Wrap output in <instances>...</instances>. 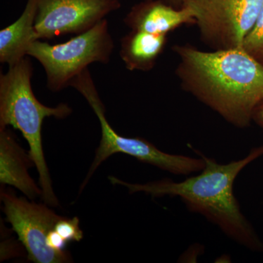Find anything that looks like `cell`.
Returning a JSON list of instances; mask_svg holds the SVG:
<instances>
[{
  "label": "cell",
  "instance_id": "30bf717a",
  "mask_svg": "<svg viewBox=\"0 0 263 263\" xmlns=\"http://www.w3.org/2000/svg\"><path fill=\"white\" fill-rule=\"evenodd\" d=\"M34 165L14 134L8 127L0 128V183L13 186L31 200L42 197V189L29 174Z\"/></svg>",
  "mask_w": 263,
  "mask_h": 263
},
{
  "label": "cell",
  "instance_id": "ba28073f",
  "mask_svg": "<svg viewBox=\"0 0 263 263\" xmlns=\"http://www.w3.org/2000/svg\"><path fill=\"white\" fill-rule=\"evenodd\" d=\"M121 7L120 0H38L36 36L50 40L81 34Z\"/></svg>",
  "mask_w": 263,
  "mask_h": 263
},
{
  "label": "cell",
  "instance_id": "4fadbf2b",
  "mask_svg": "<svg viewBox=\"0 0 263 263\" xmlns=\"http://www.w3.org/2000/svg\"><path fill=\"white\" fill-rule=\"evenodd\" d=\"M243 48L263 65V6L255 25L245 38Z\"/></svg>",
  "mask_w": 263,
  "mask_h": 263
},
{
  "label": "cell",
  "instance_id": "277c9868",
  "mask_svg": "<svg viewBox=\"0 0 263 263\" xmlns=\"http://www.w3.org/2000/svg\"><path fill=\"white\" fill-rule=\"evenodd\" d=\"M73 85L74 89L86 99L98 117L102 134L94 160L81 185V192L100 164L117 153L131 156L140 162L149 164L175 175L188 176L200 172L205 167V162L201 156L200 158H195L187 156L171 155L162 152L143 138H127L118 134L105 117V106L99 96L91 73L83 74L76 79Z\"/></svg>",
  "mask_w": 263,
  "mask_h": 263
},
{
  "label": "cell",
  "instance_id": "7a4b0ae2",
  "mask_svg": "<svg viewBox=\"0 0 263 263\" xmlns=\"http://www.w3.org/2000/svg\"><path fill=\"white\" fill-rule=\"evenodd\" d=\"M201 156L205 166L197 176L180 182L168 179L146 183H129L109 176L113 184L125 186L130 193H144L154 197H179L189 210L203 216L220 229L227 237L242 247L263 252V240L241 212L233 193L240 173L263 156V145L252 148L241 160L228 164Z\"/></svg>",
  "mask_w": 263,
  "mask_h": 263
},
{
  "label": "cell",
  "instance_id": "9c48e42d",
  "mask_svg": "<svg viewBox=\"0 0 263 263\" xmlns=\"http://www.w3.org/2000/svg\"><path fill=\"white\" fill-rule=\"evenodd\" d=\"M132 30L166 34L183 24H195L193 10L177 8L163 0H144L134 5L124 19Z\"/></svg>",
  "mask_w": 263,
  "mask_h": 263
},
{
  "label": "cell",
  "instance_id": "7c38bea8",
  "mask_svg": "<svg viewBox=\"0 0 263 263\" xmlns=\"http://www.w3.org/2000/svg\"><path fill=\"white\" fill-rule=\"evenodd\" d=\"M166 34L132 30L121 39L119 55L127 70L148 71L163 51Z\"/></svg>",
  "mask_w": 263,
  "mask_h": 263
},
{
  "label": "cell",
  "instance_id": "9a60e30c",
  "mask_svg": "<svg viewBox=\"0 0 263 263\" xmlns=\"http://www.w3.org/2000/svg\"><path fill=\"white\" fill-rule=\"evenodd\" d=\"M252 122L256 123L261 129H263V100L254 110Z\"/></svg>",
  "mask_w": 263,
  "mask_h": 263
},
{
  "label": "cell",
  "instance_id": "8fae6325",
  "mask_svg": "<svg viewBox=\"0 0 263 263\" xmlns=\"http://www.w3.org/2000/svg\"><path fill=\"white\" fill-rule=\"evenodd\" d=\"M38 0H27L22 15L14 23L0 31V62L12 66L27 56L31 45L37 41L34 23Z\"/></svg>",
  "mask_w": 263,
  "mask_h": 263
},
{
  "label": "cell",
  "instance_id": "8992f818",
  "mask_svg": "<svg viewBox=\"0 0 263 263\" xmlns=\"http://www.w3.org/2000/svg\"><path fill=\"white\" fill-rule=\"evenodd\" d=\"M183 6L193 10L204 42L214 50L231 49L243 47L263 0H183Z\"/></svg>",
  "mask_w": 263,
  "mask_h": 263
},
{
  "label": "cell",
  "instance_id": "3957f363",
  "mask_svg": "<svg viewBox=\"0 0 263 263\" xmlns=\"http://www.w3.org/2000/svg\"><path fill=\"white\" fill-rule=\"evenodd\" d=\"M32 75V62L27 57L10 66L8 72L0 74V128L11 126L22 133L28 143L29 155L37 168L43 200L49 206L56 207L59 201L43 152V122L46 117L65 119L72 110L65 103L56 107L41 103L33 92Z\"/></svg>",
  "mask_w": 263,
  "mask_h": 263
},
{
  "label": "cell",
  "instance_id": "5b68a950",
  "mask_svg": "<svg viewBox=\"0 0 263 263\" xmlns=\"http://www.w3.org/2000/svg\"><path fill=\"white\" fill-rule=\"evenodd\" d=\"M114 48L108 20L104 18L93 28L67 42L51 45L37 40L29 48L27 56L41 64L48 89L57 92L70 86L72 81L91 64H108Z\"/></svg>",
  "mask_w": 263,
  "mask_h": 263
},
{
  "label": "cell",
  "instance_id": "5bb4252c",
  "mask_svg": "<svg viewBox=\"0 0 263 263\" xmlns=\"http://www.w3.org/2000/svg\"><path fill=\"white\" fill-rule=\"evenodd\" d=\"M53 230L67 243L81 241L84 237L82 230L80 228V220L76 216L71 219L61 216L53 227Z\"/></svg>",
  "mask_w": 263,
  "mask_h": 263
},
{
  "label": "cell",
  "instance_id": "2e32d148",
  "mask_svg": "<svg viewBox=\"0 0 263 263\" xmlns=\"http://www.w3.org/2000/svg\"><path fill=\"white\" fill-rule=\"evenodd\" d=\"M163 1L175 8H180L183 6V0H163Z\"/></svg>",
  "mask_w": 263,
  "mask_h": 263
},
{
  "label": "cell",
  "instance_id": "52a82bcc",
  "mask_svg": "<svg viewBox=\"0 0 263 263\" xmlns=\"http://www.w3.org/2000/svg\"><path fill=\"white\" fill-rule=\"evenodd\" d=\"M0 198L7 221L27 250L29 260L35 263L72 262L67 251L53 250L46 242L48 235L61 216L57 215L45 202H30L6 190H1Z\"/></svg>",
  "mask_w": 263,
  "mask_h": 263
},
{
  "label": "cell",
  "instance_id": "6da1fadb",
  "mask_svg": "<svg viewBox=\"0 0 263 263\" xmlns=\"http://www.w3.org/2000/svg\"><path fill=\"white\" fill-rule=\"evenodd\" d=\"M183 89L232 125L249 127L263 100V65L243 47L203 51L176 46Z\"/></svg>",
  "mask_w": 263,
  "mask_h": 263
}]
</instances>
